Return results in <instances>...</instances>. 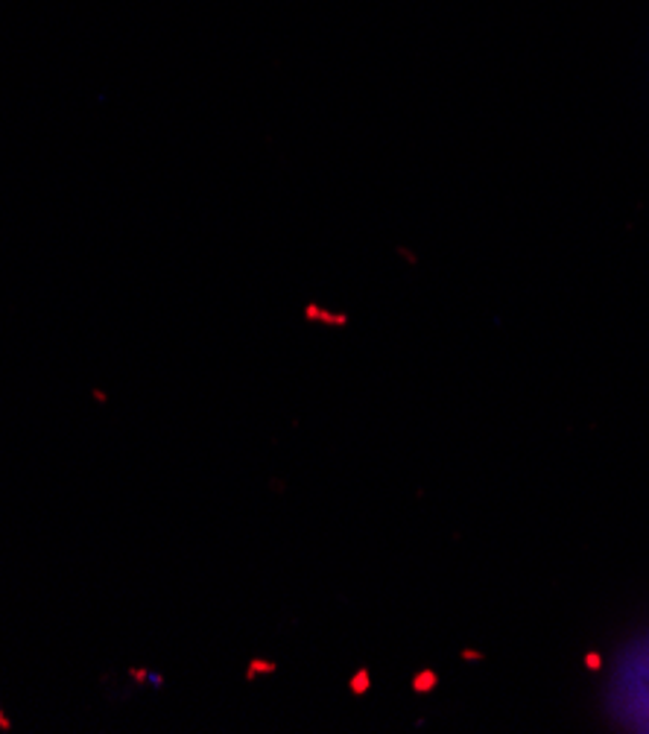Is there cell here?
Instances as JSON below:
<instances>
[{"label":"cell","instance_id":"obj_2","mask_svg":"<svg viewBox=\"0 0 649 734\" xmlns=\"http://www.w3.org/2000/svg\"><path fill=\"white\" fill-rule=\"evenodd\" d=\"M437 673L433 670H421V673H416V678H413V690L416 694H427V690L437 688Z\"/></svg>","mask_w":649,"mask_h":734},{"label":"cell","instance_id":"obj_5","mask_svg":"<svg viewBox=\"0 0 649 734\" xmlns=\"http://www.w3.org/2000/svg\"><path fill=\"white\" fill-rule=\"evenodd\" d=\"M585 664H588V668H591V670H600V656H597V652H591Z\"/></svg>","mask_w":649,"mask_h":734},{"label":"cell","instance_id":"obj_7","mask_svg":"<svg viewBox=\"0 0 649 734\" xmlns=\"http://www.w3.org/2000/svg\"><path fill=\"white\" fill-rule=\"evenodd\" d=\"M0 723H3V711H0Z\"/></svg>","mask_w":649,"mask_h":734},{"label":"cell","instance_id":"obj_4","mask_svg":"<svg viewBox=\"0 0 649 734\" xmlns=\"http://www.w3.org/2000/svg\"><path fill=\"white\" fill-rule=\"evenodd\" d=\"M130 678H135V682H144V678H149V673L144 668H130Z\"/></svg>","mask_w":649,"mask_h":734},{"label":"cell","instance_id":"obj_6","mask_svg":"<svg viewBox=\"0 0 649 734\" xmlns=\"http://www.w3.org/2000/svg\"><path fill=\"white\" fill-rule=\"evenodd\" d=\"M91 395H94V401H97V404H106V401H109V395H106L102 390H91Z\"/></svg>","mask_w":649,"mask_h":734},{"label":"cell","instance_id":"obj_1","mask_svg":"<svg viewBox=\"0 0 649 734\" xmlns=\"http://www.w3.org/2000/svg\"><path fill=\"white\" fill-rule=\"evenodd\" d=\"M279 670V664L269 659H252L249 668H246V682H255L258 676H267V673H275Z\"/></svg>","mask_w":649,"mask_h":734},{"label":"cell","instance_id":"obj_3","mask_svg":"<svg viewBox=\"0 0 649 734\" xmlns=\"http://www.w3.org/2000/svg\"><path fill=\"white\" fill-rule=\"evenodd\" d=\"M369 688H371V673L369 670H357V673L352 676V682H348V690L360 697V694H366Z\"/></svg>","mask_w":649,"mask_h":734}]
</instances>
